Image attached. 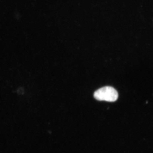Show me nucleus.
Returning a JSON list of instances; mask_svg holds the SVG:
<instances>
[{"instance_id": "f257e3e1", "label": "nucleus", "mask_w": 153, "mask_h": 153, "mask_svg": "<svg viewBox=\"0 0 153 153\" xmlns=\"http://www.w3.org/2000/svg\"><path fill=\"white\" fill-rule=\"evenodd\" d=\"M94 97L100 101L114 102L117 99L118 94L114 88L110 86L101 88L94 93Z\"/></svg>"}]
</instances>
